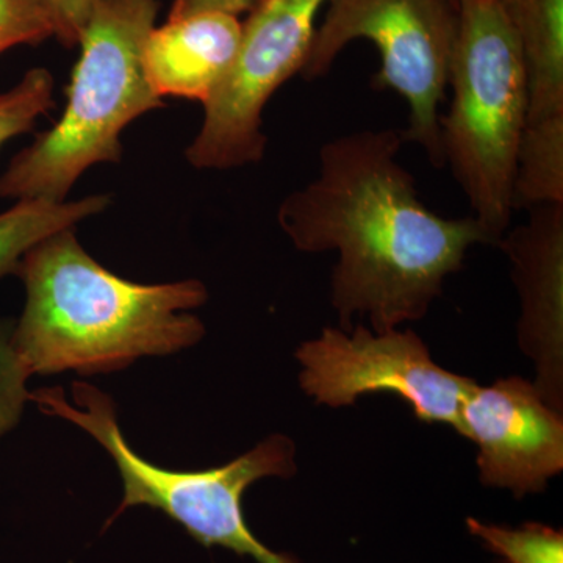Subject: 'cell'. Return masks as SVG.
Instances as JSON below:
<instances>
[{"instance_id": "8", "label": "cell", "mask_w": 563, "mask_h": 563, "mask_svg": "<svg viewBox=\"0 0 563 563\" xmlns=\"http://www.w3.org/2000/svg\"><path fill=\"white\" fill-rule=\"evenodd\" d=\"M299 385L320 406H354L361 396L391 393L410 404L415 417L461 433L463 402L476 387L472 377L442 368L410 329L350 332L324 328L295 351Z\"/></svg>"}, {"instance_id": "7", "label": "cell", "mask_w": 563, "mask_h": 563, "mask_svg": "<svg viewBox=\"0 0 563 563\" xmlns=\"http://www.w3.org/2000/svg\"><path fill=\"white\" fill-rule=\"evenodd\" d=\"M324 3L263 0L251 11L231 69L203 103L201 131L187 150L191 166L233 169L262 161L268 143L263 110L285 81L301 74Z\"/></svg>"}, {"instance_id": "1", "label": "cell", "mask_w": 563, "mask_h": 563, "mask_svg": "<svg viewBox=\"0 0 563 563\" xmlns=\"http://www.w3.org/2000/svg\"><path fill=\"white\" fill-rule=\"evenodd\" d=\"M404 133L361 131L322 144L313 180L282 201L277 221L296 250L336 252L331 303L340 329L368 318L374 332L428 314L474 244H490L474 217L444 218L418 196L399 162Z\"/></svg>"}, {"instance_id": "21", "label": "cell", "mask_w": 563, "mask_h": 563, "mask_svg": "<svg viewBox=\"0 0 563 563\" xmlns=\"http://www.w3.org/2000/svg\"><path fill=\"white\" fill-rule=\"evenodd\" d=\"M457 2H459V0H457Z\"/></svg>"}, {"instance_id": "18", "label": "cell", "mask_w": 563, "mask_h": 563, "mask_svg": "<svg viewBox=\"0 0 563 563\" xmlns=\"http://www.w3.org/2000/svg\"><path fill=\"white\" fill-rule=\"evenodd\" d=\"M54 36L44 0H0V54L21 44L43 43Z\"/></svg>"}, {"instance_id": "6", "label": "cell", "mask_w": 563, "mask_h": 563, "mask_svg": "<svg viewBox=\"0 0 563 563\" xmlns=\"http://www.w3.org/2000/svg\"><path fill=\"white\" fill-rule=\"evenodd\" d=\"M457 33V0H328L301 76L321 79L352 41H372L380 54L374 88L401 96L409 107L404 139L421 146L432 165L442 168L440 106Z\"/></svg>"}, {"instance_id": "3", "label": "cell", "mask_w": 563, "mask_h": 563, "mask_svg": "<svg viewBox=\"0 0 563 563\" xmlns=\"http://www.w3.org/2000/svg\"><path fill=\"white\" fill-rule=\"evenodd\" d=\"M158 9V0H99L79 41L66 109L10 162L0 198L63 202L88 168L121 162L122 131L165 107L143 68Z\"/></svg>"}, {"instance_id": "20", "label": "cell", "mask_w": 563, "mask_h": 563, "mask_svg": "<svg viewBox=\"0 0 563 563\" xmlns=\"http://www.w3.org/2000/svg\"><path fill=\"white\" fill-rule=\"evenodd\" d=\"M263 0H174L168 20L190 16L202 11H221L239 18L257 9Z\"/></svg>"}, {"instance_id": "17", "label": "cell", "mask_w": 563, "mask_h": 563, "mask_svg": "<svg viewBox=\"0 0 563 563\" xmlns=\"http://www.w3.org/2000/svg\"><path fill=\"white\" fill-rule=\"evenodd\" d=\"M13 329V320L0 317V442L18 428L25 406L31 402V374L14 347Z\"/></svg>"}, {"instance_id": "9", "label": "cell", "mask_w": 563, "mask_h": 563, "mask_svg": "<svg viewBox=\"0 0 563 563\" xmlns=\"http://www.w3.org/2000/svg\"><path fill=\"white\" fill-rule=\"evenodd\" d=\"M461 435L477 446L484 487L506 488L521 499L547 490L563 470L562 413L521 377L476 387L465 399Z\"/></svg>"}, {"instance_id": "14", "label": "cell", "mask_w": 563, "mask_h": 563, "mask_svg": "<svg viewBox=\"0 0 563 563\" xmlns=\"http://www.w3.org/2000/svg\"><path fill=\"white\" fill-rule=\"evenodd\" d=\"M512 201L514 210L563 206V114L526 122Z\"/></svg>"}, {"instance_id": "10", "label": "cell", "mask_w": 563, "mask_h": 563, "mask_svg": "<svg viewBox=\"0 0 563 563\" xmlns=\"http://www.w3.org/2000/svg\"><path fill=\"white\" fill-rule=\"evenodd\" d=\"M496 246L512 265L520 296L518 344L536 363L537 390L563 412V206L528 210Z\"/></svg>"}, {"instance_id": "4", "label": "cell", "mask_w": 563, "mask_h": 563, "mask_svg": "<svg viewBox=\"0 0 563 563\" xmlns=\"http://www.w3.org/2000/svg\"><path fill=\"white\" fill-rule=\"evenodd\" d=\"M40 412L73 422L113 459L122 481V499L107 526L133 507H151L168 515L196 542L221 547L258 563H301L262 543L246 523L243 496L266 477L291 479L298 473L296 444L273 433L233 461L199 472L162 468L141 457L121 431L117 402L90 383H73L70 401L60 387L31 391Z\"/></svg>"}, {"instance_id": "11", "label": "cell", "mask_w": 563, "mask_h": 563, "mask_svg": "<svg viewBox=\"0 0 563 563\" xmlns=\"http://www.w3.org/2000/svg\"><path fill=\"white\" fill-rule=\"evenodd\" d=\"M242 22L221 11H202L152 29L143 68L161 98L209 102L239 52Z\"/></svg>"}, {"instance_id": "19", "label": "cell", "mask_w": 563, "mask_h": 563, "mask_svg": "<svg viewBox=\"0 0 563 563\" xmlns=\"http://www.w3.org/2000/svg\"><path fill=\"white\" fill-rule=\"evenodd\" d=\"M99 0H44L49 11L54 36L66 49L79 46Z\"/></svg>"}, {"instance_id": "15", "label": "cell", "mask_w": 563, "mask_h": 563, "mask_svg": "<svg viewBox=\"0 0 563 563\" xmlns=\"http://www.w3.org/2000/svg\"><path fill=\"white\" fill-rule=\"evenodd\" d=\"M466 529L503 563H563L562 529L542 523L506 528L473 517L466 518Z\"/></svg>"}, {"instance_id": "2", "label": "cell", "mask_w": 563, "mask_h": 563, "mask_svg": "<svg viewBox=\"0 0 563 563\" xmlns=\"http://www.w3.org/2000/svg\"><path fill=\"white\" fill-rule=\"evenodd\" d=\"M14 276L25 303L13 344L32 376L128 368L195 346L206 325L191 310L209 299L201 280L136 284L103 268L65 229L35 244Z\"/></svg>"}, {"instance_id": "13", "label": "cell", "mask_w": 563, "mask_h": 563, "mask_svg": "<svg viewBox=\"0 0 563 563\" xmlns=\"http://www.w3.org/2000/svg\"><path fill=\"white\" fill-rule=\"evenodd\" d=\"M109 196H87L79 201L54 202L22 199L0 213V277L16 273L18 265L35 244L79 222L102 213Z\"/></svg>"}, {"instance_id": "12", "label": "cell", "mask_w": 563, "mask_h": 563, "mask_svg": "<svg viewBox=\"0 0 563 563\" xmlns=\"http://www.w3.org/2000/svg\"><path fill=\"white\" fill-rule=\"evenodd\" d=\"M523 55L528 121L563 114V0H498Z\"/></svg>"}, {"instance_id": "5", "label": "cell", "mask_w": 563, "mask_h": 563, "mask_svg": "<svg viewBox=\"0 0 563 563\" xmlns=\"http://www.w3.org/2000/svg\"><path fill=\"white\" fill-rule=\"evenodd\" d=\"M448 88L450 109L440 114L443 162L496 246L512 222L515 166L529 106L523 55L498 0H459Z\"/></svg>"}, {"instance_id": "16", "label": "cell", "mask_w": 563, "mask_h": 563, "mask_svg": "<svg viewBox=\"0 0 563 563\" xmlns=\"http://www.w3.org/2000/svg\"><path fill=\"white\" fill-rule=\"evenodd\" d=\"M55 80L49 70H27L20 84L0 91V147L31 132L40 117L55 107Z\"/></svg>"}]
</instances>
